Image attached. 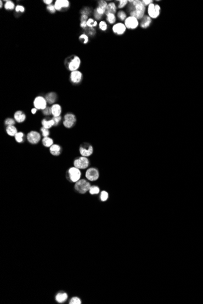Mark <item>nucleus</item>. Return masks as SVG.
I'll use <instances>...</instances> for the list:
<instances>
[{"mask_svg":"<svg viewBox=\"0 0 203 304\" xmlns=\"http://www.w3.org/2000/svg\"><path fill=\"white\" fill-rule=\"evenodd\" d=\"M146 7L141 0H129L127 5V12L129 16H134L139 20H141L146 15Z\"/></svg>","mask_w":203,"mask_h":304,"instance_id":"1","label":"nucleus"},{"mask_svg":"<svg viewBox=\"0 0 203 304\" xmlns=\"http://www.w3.org/2000/svg\"><path fill=\"white\" fill-rule=\"evenodd\" d=\"M81 63L82 61L80 58L76 55H70L65 60L66 68L70 71V72L78 70L80 67Z\"/></svg>","mask_w":203,"mask_h":304,"instance_id":"2","label":"nucleus"},{"mask_svg":"<svg viewBox=\"0 0 203 304\" xmlns=\"http://www.w3.org/2000/svg\"><path fill=\"white\" fill-rule=\"evenodd\" d=\"M146 12L152 20L158 18L161 13V5L157 3H151L146 7Z\"/></svg>","mask_w":203,"mask_h":304,"instance_id":"3","label":"nucleus"},{"mask_svg":"<svg viewBox=\"0 0 203 304\" xmlns=\"http://www.w3.org/2000/svg\"><path fill=\"white\" fill-rule=\"evenodd\" d=\"M91 187V185L88 182L84 179H82L79 180L76 183L75 189L78 193L80 194H84L89 190Z\"/></svg>","mask_w":203,"mask_h":304,"instance_id":"4","label":"nucleus"},{"mask_svg":"<svg viewBox=\"0 0 203 304\" xmlns=\"http://www.w3.org/2000/svg\"><path fill=\"white\" fill-rule=\"evenodd\" d=\"M127 29L128 30H135L139 27V20L132 16H128L127 18L124 21Z\"/></svg>","mask_w":203,"mask_h":304,"instance_id":"5","label":"nucleus"},{"mask_svg":"<svg viewBox=\"0 0 203 304\" xmlns=\"http://www.w3.org/2000/svg\"><path fill=\"white\" fill-rule=\"evenodd\" d=\"M127 31L125 24L122 22H117L112 26V31L113 33L117 36L123 35Z\"/></svg>","mask_w":203,"mask_h":304,"instance_id":"6","label":"nucleus"},{"mask_svg":"<svg viewBox=\"0 0 203 304\" xmlns=\"http://www.w3.org/2000/svg\"><path fill=\"white\" fill-rule=\"evenodd\" d=\"M76 121L77 118L74 114L67 113L64 116V121L63 124L65 128L70 129L74 126Z\"/></svg>","mask_w":203,"mask_h":304,"instance_id":"7","label":"nucleus"},{"mask_svg":"<svg viewBox=\"0 0 203 304\" xmlns=\"http://www.w3.org/2000/svg\"><path fill=\"white\" fill-rule=\"evenodd\" d=\"M83 73L79 71H75L70 72L69 80L73 84H79L83 80Z\"/></svg>","mask_w":203,"mask_h":304,"instance_id":"8","label":"nucleus"},{"mask_svg":"<svg viewBox=\"0 0 203 304\" xmlns=\"http://www.w3.org/2000/svg\"><path fill=\"white\" fill-rule=\"evenodd\" d=\"M34 108L38 110H44L47 107V101L43 96H37L35 98L33 102Z\"/></svg>","mask_w":203,"mask_h":304,"instance_id":"9","label":"nucleus"},{"mask_svg":"<svg viewBox=\"0 0 203 304\" xmlns=\"http://www.w3.org/2000/svg\"><path fill=\"white\" fill-rule=\"evenodd\" d=\"M54 4L56 10L58 12L65 11L70 7L69 0H56Z\"/></svg>","mask_w":203,"mask_h":304,"instance_id":"10","label":"nucleus"},{"mask_svg":"<svg viewBox=\"0 0 203 304\" xmlns=\"http://www.w3.org/2000/svg\"><path fill=\"white\" fill-rule=\"evenodd\" d=\"M68 175L70 178V180L72 182H77L79 180L81 177V172L76 167H72L69 169L68 170Z\"/></svg>","mask_w":203,"mask_h":304,"instance_id":"11","label":"nucleus"},{"mask_svg":"<svg viewBox=\"0 0 203 304\" xmlns=\"http://www.w3.org/2000/svg\"><path fill=\"white\" fill-rule=\"evenodd\" d=\"M89 164V160L86 157H80L76 159L74 162V167L78 169H86L88 167Z\"/></svg>","mask_w":203,"mask_h":304,"instance_id":"12","label":"nucleus"},{"mask_svg":"<svg viewBox=\"0 0 203 304\" xmlns=\"http://www.w3.org/2000/svg\"><path fill=\"white\" fill-rule=\"evenodd\" d=\"M79 151L82 156L87 157L92 155L93 153V148L89 143H84L80 146Z\"/></svg>","mask_w":203,"mask_h":304,"instance_id":"13","label":"nucleus"},{"mask_svg":"<svg viewBox=\"0 0 203 304\" xmlns=\"http://www.w3.org/2000/svg\"><path fill=\"white\" fill-rule=\"evenodd\" d=\"M41 139V135L37 131H32L27 135V140L30 143L35 145L37 144Z\"/></svg>","mask_w":203,"mask_h":304,"instance_id":"14","label":"nucleus"},{"mask_svg":"<svg viewBox=\"0 0 203 304\" xmlns=\"http://www.w3.org/2000/svg\"><path fill=\"white\" fill-rule=\"evenodd\" d=\"M86 177L90 181H95L99 177V172L96 168H89L86 172Z\"/></svg>","mask_w":203,"mask_h":304,"instance_id":"15","label":"nucleus"},{"mask_svg":"<svg viewBox=\"0 0 203 304\" xmlns=\"http://www.w3.org/2000/svg\"><path fill=\"white\" fill-rule=\"evenodd\" d=\"M152 22L153 20L148 15H145L141 20H139V26L141 29H146L151 26Z\"/></svg>","mask_w":203,"mask_h":304,"instance_id":"16","label":"nucleus"},{"mask_svg":"<svg viewBox=\"0 0 203 304\" xmlns=\"http://www.w3.org/2000/svg\"><path fill=\"white\" fill-rule=\"evenodd\" d=\"M14 117L15 121H16L18 123H23L26 119V114L21 111H16L14 113Z\"/></svg>","mask_w":203,"mask_h":304,"instance_id":"17","label":"nucleus"},{"mask_svg":"<svg viewBox=\"0 0 203 304\" xmlns=\"http://www.w3.org/2000/svg\"><path fill=\"white\" fill-rule=\"evenodd\" d=\"M57 94L54 92H50L46 94V96H45V98L47 101V103L49 105L55 104V101L57 100Z\"/></svg>","mask_w":203,"mask_h":304,"instance_id":"18","label":"nucleus"},{"mask_svg":"<svg viewBox=\"0 0 203 304\" xmlns=\"http://www.w3.org/2000/svg\"><path fill=\"white\" fill-rule=\"evenodd\" d=\"M51 108L52 115L53 117H59L61 116V106L59 104H54L50 107Z\"/></svg>","mask_w":203,"mask_h":304,"instance_id":"19","label":"nucleus"},{"mask_svg":"<svg viewBox=\"0 0 203 304\" xmlns=\"http://www.w3.org/2000/svg\"><path fill=\"white\" fill-rule=\"evenodd\" d=\"M106 16V21L108 22V24L114 25L116 23L117 21V16L116 14L112 13H106L105 14Z\"/></svg>","mask_w":203,"mask_h":304,"instance_id":"20","label":"nucleus"},{"mask_svg":"<svg viewBox=\"0 0 203 304\" xmlns=\"http://www.w3.org/2000/svg\"><path fill=\"white\" fill-rule=\"evenodd\" d=\"M50 153L54 156H58L61 153V148L59 145L54 144L50 147Z\"/></svg>","mask_w":203,"mask_h":304,"instance_id":"21","label":"nucleus"},{"mask_svg":"<svg viewBox=\"0 0 203 304\" xmlns=\"http://www.w3.org/2000/svg\"><path fill=\"white\" fill-rule=\"evenodd\" d=\"M117 12V7L116 3L114 2H110L107 5V8L106 10V13H112L116 14Z\"/></svg>","mask_w":203,"mask_h":304,"instance_id":"22","label":"nucleus"},{"mask_svg":"<svg viewBox=\"0 0 203 304\" xmlns=\"http://www.w3.org/2000/svg\"><path fill=\"white\" fill-rule=\"evenodd\" d=\"M42 127H44V128L49 129L52 126H55V123L52 119H47L46 118V119H44L42 121Z\"/></svg>","mask_w":203,"mask_h":304,"instance_id":"23","label":"nucleus"},{"mask_svg":"<svg viewBox=\"0 0 203 304\" xmlns=\"http://www.w3.org/2000/svg\"><path fill=\"white\" fill-rule=\"evenodd\" d=\"M4 1L5 2L4 4V8L5 10L8 11H12L15 10L16 5L14 1H11V0H5Z\"/></svg>","mask_w":203,"mask_h":304,"instance_id":"24","label":"nucleus"},{"mask_svg":"<svg viewBox=\"0 0 203 304\" xmlns=\"http://www.w3.org/2000/svg\"><path fill=\"white\" fill-rule=\"evenodd\" d=\"M83 33H85V34H87L89 37H94V36H95V35H96L97 31L95 29V28L87 27L86 29H84L83 30Z\"/></svg>","mask_w":203,"mask_h":304,"instance_id":"25","label":"nucleus"},{"mask_svg":"<svg viewBox=\"0 0 203 304\" xmlns=\"http://www.w3.org/2000/svg\"><path fill=\"white\" fill-rule=\"evenodd\" d=\"M5 131H6V132L9 136L11 137H15L16 134L18 132L17 129H16V128L14 125L7 126L6 129H5Z\"/></svg>","mask_w":203,"mask_h":304,"instance_id":"26","label":"nucleus"},{"mask_svg":"<svg viewBox=\"0 0 203 304\" xmlns=\"http://www.w3.org/2000/svg\"><path fill=\"white\" fill-rule=\"evenodd\" d=\"M98 27L100 31L106 32L108 29V24L105 20H101L99 22Z\"/></svg>","mask_w":203,"mask_h":304,"instance_id":"27","label":"nucleus"},{"mask_svg":"<svg viewBox=\"0 0 203 304\" xmlns=\"http://www.w3.org/2000/svg\"><path fill=\"white\" fill-rule=\"evenodd\" d=\"M116 16H117V18L120 21V22H122V21L124 22V21H125V19L127 18L128 15L125 11H124L123 10H120L117 12Z\"/></svg>","mask_w":203,"mask_h":304,"instance_id":"28","label":"nucleus"},{"mask_svg":"<svg viewBox=\"0 0 203 304\" xmlns=\"http://www.w3.org/2000/svg\"><path fill=\"white\" fill-rule=\"evenodd\" d=\"M67 299V295L66 292H60L55 297V299L59 303H63Z\"/></svg>","mask_w":203,"mask_h":304,"instance_id":"29","label":"nucleus"},{"mask_svg":"<svg viewBox=\"0 0 203 304\" xmlns=\"http://www.w3.org/2000/svg\"><path fill=\"white\" fill-rule=\"evenodd\" d=\"M42 143L43 146H45V147L49 148L54 145V140L51 138H50L49 137H44L42 140Z\"/></svg>","mask_w":203,"mask_h":304,"instance_id":"30","label":"nucleus"},{"mask_svg":"<svg viewBox=\"0 0 203 304\" xmlns=\"http://www.w3.org/2000/svg\"><path fill=\"white\" fill-rule=\"evenodd\" d=\"M87 27H93L95 28L98 26L99 22L95 20L94 18H89V19L87 21Z\"/></svg>","mask_w":203,"mask_h":304,"instance_id":"31","label":"nucleus"},{"mask_svg":"<svg viewBox=\"0 0 203 304\" xmlns=\"http://www.w3.org/2000/svg\"><path fill=\"white\" fill-rule=\"evenodd\" d=\"M116 4L117 5V9H122L127 6L128 4V0H118V1H116Z\"/></svg>","mask_w":203,"mask_h":304,"instance_id":"32","label":"nucleus"},{"mask_svg":"<svg viewBox=\"0 0 203 304\" xmlns=\"http://www.w3.org/2000/svg\"><path fill=\"white\" fill-rule=\"evenodd\" d=\"M78 40L82 44H87L89 41V37L87 34H85V33H82V34H80L79 37H78Z\"/></svg>","mask_w":203,"mask_h":304,"instance_id":"33","label":"nucleus"},{"mask_svg":"<svg viewBox=\"0 0 203 304\" xmlns=\"http://www.w3.org/2000/svg\"><path fill=\"white\" fill-rule=\"evenodd\" d=\"M24 136H25V134L23 132H18L15 136V139L16 141V142L20 143L23 142Z\"/></svg>","mask_w":203,"mask_h":304,"instance_id":"34","label":"nucleus"},{"mask_svg":"<svg viewBox=\"0 0 203 304\" xmlns=\"http://www.w3.org/2000/svg\"><path fill=\"white\" fill-rule=\"evenodd\" d=\"M92 12H93V11L92 10V9L90 8L89 7H84L83 8H82L80 10V14L81 15H88V16H89L90 15H91V14H92Z\"/></svg>","mask_w":203,"mask_h":304,"instance_id":"35","label":"nucleus"},{"mask_svg":"<svg viewBox=\"0 0 203 304\" xmlns=\"http://www.w3.org/2000/svg\"><path fill=\"white\" fill-rule=\"evenodd\" d=\"M89 191V193L92 195L97 194L100 193V189L98 187H97V186L94 185V186H91Z\"/></svg>","mask_w":203,"mask_h":304,"instance_id":"36","label":"nucleus"},{"mask_svg":"<svg viewBox=\"0 0 203 304\" xmlns=\"http://www.w3.org/2000/svg\"><path fill=\"white\" fill-rule=\"evenodd\" d=\"M15 11L16 13L23 14L25 12V7L24 5H21V4H18V5H16L15 9Z\"/></svg>","mask_w":203,"mask_h":304,"instance_id":"37","label":"nucleus"},{"mask_svg":"<svg viewBox=\"0 0 203 304\" xmlns=\"http://www.w3.org/2000/svg\"><path fill=\"white\" fill-rule=\"evenodd\" d=\"M4 124H5V125L7 126H13V125H15V120L14 119H12V118H7V119L5 120Z\"/></svg>","mask_w":203,"mask_h":304,"instance_id":"38","label":"nucleus"},{"mask_svg":"<svg viewBox=\"0 0 203 304\" xmlns=\"http://www.w3.org/2000/svg\"><path fill=\"white\" fill-rule=\"evenodd\" d=\"M108 196H109L108 195V193H107L106 191H102V193L100 194V200L102 202H105V201H106L107 200H108Z\"/></svg>","mask_w":203,"mask_h":304,"instance_id":"39","label":"nucleus"},{"mask_svg":"<svg viewBox=\"0 0 203 304\" xmlns=\"http://www.w3.org/2000/svg\"><path fill=\"white\" fill-rule=\"evenodd\" d=\"M46 8V10H47L48 12L49 13H50V14H54L56 12H57V10H56L55 8L54 4H50L49 5H47Z\"/></svg>","mask_w":203,"mask_h":304,"instance_id":"40","label":"nucleus"},{"mask_svg":"<svg viewBox=\"0 0 203 304\" xmlns=\"http://www.w3.org/2000/svg\"><path fill=\"white\" fill-rule=\"evenodd\" d=\"M108 4V3H107V1H105V0H100V1H99L97 3V6L100 7L102 8H104L106 10Z\"/></svg>","mask_w":203,"mask_h":304,"instance_id":"41","label":"nucleus"},{"mask_svg":"<svg viewBox=\"0 0 203 304\" xmlns=\"http://www.w3.org/2000/svg\"><path fill=\"white\" fill-rule=\"evenodd\" d=\"M42 112L44 115L49 116L50 115H52V111H51V108L49 106H47L46 108H45L44 110L42 111Z\"/></svg>","mask_w":203,"mask_h":304,"instance_id":"42","label":"nucleus"},{"mask_svg":"<svg viewBox=\"0 0 203 304\" xmlns=\"http://www.w3.org/2000/svg\"><path fill=\"white\" fill-rule=\"evenodd\" d=\"M40 131H41V132H42V136L44 137H48L49 135V131L48 129H46V128H44V127H42L41 129H40Z\"/></svg>","mask_w":203,"mask_h":304,"instance_id":"43","label":"nucleus"},{"mask_svg":"<svg viewBox=\"0 0 203 304\" xmlns=\"http://www.w3.org/2000/svg\"><path fill=\"white\" fill-rule=\"evenodd\" d=\"M82 303L80 299L78 297H74L72 298L69 301V304H80Z\"/></svg>","mask_w":203,"mask_h":304,"instance_id":"44","label":"nucleus"},{"mask_svg":"<svg viewBox=\"0 0 203 304\" xmlns=\"http://www.w3.org/2000/svg\"><path fill=\"white\" fill-rule=\"evenodd\" d=\"M142 2L145 5V7H147L150 4L154 3V1L153 0H142Z\"/></svg>","mask_w":203,"mask_h":304,"instance_id":"45","label":"nucleus"},{"mask_svg":"<svg viewBox=\"0 0 203 304\" xmlns=\"http://www.w3.org/2000/svg\"><path fill=\"white\" fill-rule=\"evenodd\" d=\"M52 119L54 120V123H55V126H57L58 125L59 123L60 122V121L61 120V116H59V117H53Z\"/></svg>","mask_w":203,"mask_h":304,"instance_id":"46","label":"nucleus"},{"mask_svg":"<svg viewBox=\"0 0 203 304\" xmlns=\"http://www.w3.org/2000/svg\"><path fill=\"white\" fill-rule=\"evenodd\" d=\"M89 16L88 15H80V22H84V21H87L89 19Z\"/></svg>","mask_w":203,"mask_h":304,"instance_id":"47","label":"nucleus"},{"mask_svg":"<svg viewBox=\"0 0 203 304\" xmlns=\"http://www.w3.org/2000/svg\"><path fill=\"white\" fill-rule=\"evenodd\" d=\"M43 2L44 4H46V6H47V5H49L50 4H52L53 0H43Z\"/></svg>","mask_w":203,"mask_h":304,"instance_id":"48","label":"nucleus"},{"mask_svg":"<svg viewBox=\"0 0 203 304\" xmlns=\"http://www.w3.org/2000/svg\"><path fill=\"white\" fill-rule=\"evenodd\" d=\"M37 110H38V109H36L35 108H32V109H31V112H32V114H36V112H37Z\"/></svg>","mask_w":203,"mask_h":304,"instance_id":"49","label":"nucleus"},{"mask_svg":"<svg viewBox=\"0 0 203 304\" xmlns=\"http://www.w3.org/2000/svg\"><path fill=\"white\" fill-rule=\"evenodd\" d=\"M3 7H4L3 2L2 0H1V1H0V9H2Z\"/></svg>","mask_w":203,"mask_h":304,"instance_id":"50","label":"nucleus"}]
</instances>
